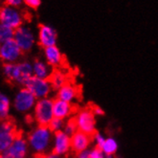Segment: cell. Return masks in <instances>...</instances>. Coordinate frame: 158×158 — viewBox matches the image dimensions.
<instances>
[{"mask_svg":"<svg viewBox=\"0 0 158 158\" xmlns=\"http://www.w3.org/2000/svg\"><path fill=\"white\" fill-rule=\"evenodd\" d=\"M54 133L48 126H36L27 136L30 151L35 155H45L52 148Z\"/></svg>","mask_w":158,"mask_h":158,"instance_id":"6da1fadb","label":"cell"},{"mask_svg":"<svg viewBox=\"0 0 158 158\" xmlns=\"http://www.w3.org/2000/svg\"><path fill=\"white\" fill-rule=\"evenodd\" d=\"M3 75L7 81L16 85H25V83L33 76V63L30 61H19L17 63H4Z\"/></svg>","mask_w":158,"mask_h":158,"instance_id":"7a4b0ae2","label":"cell"},{"mask_svg":"<svg viewBox=\"0 0 158 158\" xmlns=\"http://www.w3.org/2000/svg\"><path fill=\"white\" fill-rule=\"evenodd\" d=\"M54 100L44 98L38 100L33 110L34 121L39 126H48L54 118Z\"/></svg>","mask_w":158,"mask_h":158,"instance_id":"3957f363","label":"cell"},{"mask_svg":"<svg viewBox=\"0 0 158 158\" xmlns=\"http://www.w3.org/2000/svg\"><path fill=\"white\" fill-rule=\"evenodd\" d=\"M36 102L38 99L33 93L23 86L15 93L13 100V107L18 113L27 114L34 110Z\"/></svg>","mask_w":158,"mask_h":158,"instance_id":"277c9868","label":"cell"},{"mask_svg":"<svg viewBox=\"0 0 158 158\" xmlns=\"http://www.w3.org/2000/svg\"><path fill=\"white\" fill-rule=\"evenodd\" d=\"M19 134L15 123L10 119L2 120L0 123V154H4L11 147L16 136Z\"/></svg>","mask_w":158,"mask_h":158,"instance_id":"5b68a950","label":"cell"},{"mask_svg":"<svg viewBox=\"0 0 158 158\" xmlns=\"http://www.w3.org/2000/svg\"><path fill=\"white\" fill-rule=\"evenodd\" d=\"M78 127V131L89 135H94L96 131V116L90 107L79 110L74 117Z\"/></svg>","mask_w":158,"mask_h":158,"instance_id":"8992f818","label":"cell"},{"mask_svg":"<svg viewBox=\"0 0 158 158\" xmlns=\"http://www.w3.org/2000/svg\"><path fill=\"white\" fill-rule=\"evenodd\" d=\"M24 15L18 8L4 5L0 8V23L13 28L14 30L23 25Z\"/></svg>","mask_w":158,"mask_h":158,"instance_id":"52a82bcc","label":"cell"},{"mask_svg":"<svg viewBox=\"0 0 158 158\" xmlns=\"http://www.w3.org/2000/svg\"><path fill=\"white\" fill-rule=\"evenodd\" d=\"M14 40L17 43L23 53L30 52L35 44V35L29 26L22 25L15 30Z\"/></svg>","mask_w":158,"mask_h":158,"instance_id":"ba28073f","label":"cell"},{"mask_svg":"<svg viewBox=\"0 0 158 158\" xmlns=\"http://www.w3.org/2000/svg\"><path fill=\"white\" fill-rule=\"evenodd\" d=\"M23 52L14 40H7L0 46V60L4 63H17L20 61Z\"/></svg>","mask_w":158,"mask_h":158,"instance_id":"9c48e42d","label":"cell"},{"mask_svg":"<svg viewBox=\"0 0 158 158\" xmlns=\"http://www.w3.org/2000/svg\"><path fill=\"white\" fill-rule=\"evenodd\" d=\"M24 87L29 89L38 100L49 98L53 90V87L49 80L35 78L34 76L30 80H28V81L25 83Z\"/></svg>","mask_w":158,"mask_h":158,"instance_id":"30bf717a","label":"cell"},{"mask_svg":"<svg viewBox=\"0 0 158 158\" xmlns=\"http://www.w3.org/2000/svg\"><path fill=\"white\" fill-rule=\"evenodd\" d=\"M51 152L59 156L67 155L71 150V136L66 134L63 131L54 133Z\"/></svg>","mask_w":158,"mask_h":158,"instance_id":"8fae6325","label":"cell"},{"mask_svg":"<svg viewBox=\"0 0 158 158\" xmlns=\"http://www.w3.org/2000/svg\"><path fill=\"white\" fill-rule=\"evenodd\" d=\"M30 148L27 138H25L20 132L16 136L15 141L4 153L8 158H26L29 153Z\"/></svg>","mask_w":158,"mask_h":158,"instance_id":"7c38bea8","label":"cell"},{"mask_svg":"<svg viewBox=\"0 0 158 158\" xmlns=\"http://www.w3.org/2000/svg\"><path fill=\"white\" fill-rule=\"evenodd\" d=\"M38 41L43 49L57 45L58 33L52 26L47 24H41L39 27Z\"/></svg>","mask_w":158,"mask_h":158,"instance_id":"4fadbf2b","label":"cell"},{"mask_svg":"<svg viewBox=\"0 0 158 158\" xmlns=\"http://www.w3.org/2000/svg\"><path fill=\"white\" fill-rule=\"evenodd\" d=\"M93 143V136L81 131H77L71 136V150L77 154L81 152L89 150V147Z\"/></svg>","mask_w":158,"mask_h":158,"instance_id":"5bb4252c","label":"cell"},{"mask_svg":"<svg viewBox=\"0 0 158 158\" xmlns=\"http://www.w3.org/2000/svg\"><path fill=\"white\" fill-rule=\"evenodd\" d=\"M53 110L54 117L66 121L75 113V106L71 103H67V102L61 101L60 99H55Z\"/></svg>","mask_w":158,"mask_h":158,"instance_id":"9a60e30c","label":"cell"},{"mask_svg":"<svg viewBox=\"0 0 158 158\" xmlns=\"http://www.w3.org/2000/svg\"><path fill=\"white\" fill-rule=\"evenodd\" d=\"M43 51H44L45 61L47 62L52 68H59L63 64V61H64L63 55L57 45L45 48L43 49Z\"/></svg>","mask_w":158,"mask_h":158,"instance_id":"2e32d148","label":"cell"},{"mask_svg":"<svg viewBox=\"0 0 158 158\" xmlns=\"http://www.w3.org/2000/svg\"><path fill=\"white\" fill-rule=\"evenodd\" d=\"M80 96V89L73 82L68 81L65 85H63L57 91V99L67 102V103H73Z\"/></svg>","mask_w":158,"mask_h":158,"instance_id":"e0dca14e","label":"cell"},{"mask_svg":"<svg viewBox=\"0 0 158 158\" xmlns=\"http://www.w3.org/2000/svg\"><path fill=\"white\" fill-rule=\"evenodd\" d=\"M52 73H53L52 67L46 61H43L41 60H35L33 62L34 77L44 79V80H49Z\"/></svg>","mask_w":158,"mask_h":158,"instance_id":"ac0fdd59","label":"cell"},{"mask_svg":"<svg viewBox=\"0 0 158 158\" xmlns=\"http://www.w3.org/2000/svg\"><path fill=\"white\" fill-rule=\"evenodd\" d=\"M49 81L53 87V90L58 91L63 85H65L69 81L67 75L63 71L60 69H55L53 70L52 75L49 78Z\"/></svg>","mask_w":158,"mask_h":158,"instance_id":"d6986e66","label":"cell"},{"mask_svg":"<svg viewBox=\"0 0 158 158\" xmlns=\"http://www.w3.org/2000/svg\"><path fill=\"white\" fill-rule=\"evenodd\" d=\"M13 103L6 94L0 92V120L8 119Z\"/></svg>","mask_w":158,"mask_h":158,"instance_id":"ffe728a7","label":"cell"},{"mask_svg":"<svg viewBox=\"0 0 158 158\" xmlns=\"http://www.w3.org/2000/svg\"><path fill=\"white\" fill-rule=\"evenodd\" d=\"M118 142L113 137H107L106 138V141L102 147V151L105 152L106 155H114L118 151Z\"/></svg>","mask_w":158,"mask_h":158,"instance_id":"44dd1931","label":"cell"},{"mask_svg":"<svg viewBox=\"0 0 158 158\" xmlns=\"http://www.w3.org/2000/svg\"><path fill=\"white\" fill-rule=\"evenodd\" d=\"M15 30L5 24L0 23V41L4 42L10 40H14Z\"/></svg>","mask_w":158,"mask_h":158,"instance_id":"7402d4cb","label":"cell"},{"mask_svg":"<svg viewBox=\"0 0 158 158\" xmlns=\"http://www.w3.org/2000/svg\"><path fill=\"white\" fill-rule=\"evenodd\" d=\"M65 122L66 121L64 120H61V119H59V118H56L54 117L53 120L50 122V124L48 125V127L51 129V131L53 133H56V132H60V131H62L64 129V126H65Z\"/></svg>","mask_w":158,"mask_h":158,"instance_id":"603a6c76","label":"cell"},{"mask_svg":"<svg viewBox=\"0 0 158 158\" xmlns=\"http://www.w3.org/2000/svg\"><path fill=\"white\" fill-rule=\"evenodd\" d=\"M63 131L66 134H68L69 136H72L73 134H75L78 131V127H77L76 121L74 119V117H71L70 119L66 120Z\"/></svg>","mask_w":158,"mask_h":158,"instance_id":"cb8c5ba5","label":"cell"},{"mask_svg":"<svg viewBox=\"0 0 158 158\" xmlns=\"http://www.w3.org/2000/svg\"><path fill=\"white\" fill-rule=\"evenodd\" d=\"M105 141H106V137L102 133L96 132L94 135H93V143H95V147L101 148L102 147H103Z\"/></svg>","mask_w":158,"mask_h":158,"instance_id":"d4e9b609","label":"cell"},{"mask_svg":"<svg viewBox=\"0 0 158 158\" xmlns=\"http://www.w3.org/2000/svg\"><path fill=\"white\" fill-rule=\"evenodd\" d=\"M106 155L102 151V148L94 147L90 150V158H106Z\"/></svg>","mask_w":158,"mask_h":158,"instance_id":"484cf974","label":"cell"},{"mask_svg":"<svg viewBox=\"0 0 158 158\" xmlns=\"http://www.w3.org/2000/svg\"><path fill=\"white\" fill-rule=\"evenodd\" d=\"M24 4L29 8L38 9L41 5V0H24Z\"/></svg>","mask_w":158,"mask_h":158,"instance_id":"4316f807","label":"cell"},{"mask_svg":"<svg viewBox=\"0 0 158 158\" xmlns=\"http://www.w3.org/2000/svg\"><path fill=\"white\" fill-rule=\"evenodd\" d=\"M4 1L6 5L15 7V8H19L24 3V0H4Z\"/></svg>","mask_w":158,"mask_h":158,"instance_id":"83f0119b","label":"cell"},{"mask_svg":"<svg viewBox=\"0 0 158 158\" xmlns=\"http://www.w3.org/2000/svg\"><path fill=\"white\" fill-rule=\"evenodd\" d=\"M92 112L95 114V116H103L105 115V111L102 109L99 106H90Z\"/></svg>","mask_w":158,"mask_h":158,"instance_id":"f1b7e54d","label":"cell"},{"mask_svg":"<svg viewBox=\"0 0 158 158\" xmlns=\"http://www.w3.org/2000/svg\"><path fill=\"white\" fill-rule=\"evenodd\" d=\"M76 158H90V150H86L77 153Z\"/></svg>","mask_w":158,"mask_h":158,"instance_id":"f546056e","label":"cell"},{"mask_svg":"<svg viewBox=\"0 0 158 158\" xmlns=\"http://www.w3.org/2000/svg\"><path fill=\"white\" fill-rule=\"evenodd\" d=\"M42 158H60V156L57 155V154H55L54 152H48L47 154H45V155H42Z\"/></svg>","mask_w":158,"mask_h":158,"instance_id":"4dcf8cb0","label":"cell"},{"mask_svg":"<svg viewBox=\"0 0 158 158\" xmlns=\"http://www.w3.org/2000/svg\"><path fill=\"white\" fill-rule=\"evenodd\" d=\"M0 158H8L5 154H0Z\"/></svg>","mask_w":158,"mask_h":158,"instance_id":"1f68e13d","label":"cell"},{"mask_svg":"<svg viewBox=\"0 0 158 158\" xmlns=\"http://www.w3.org/2000/svg\"><path fill=\"white\" fill-rule=\"evenodd\" d=\"M106 158H113V155H106Z\"/></svg>","mask_w":158,"mask_h":158,"instance_id":"d6a6232c","label":"cell"},{"mask_svg":"<svg viewBox=\"0 0 158 158\" xmlns=\"http://www.w3.org/2000/svg\"><path fill=\"white\" fill-rule=\"evenodd\" d=\"M35 158H42V155H35Z\"/></svg>","mask_w":158,"mask_h":158,"instance_id":"836d02e7","label":"cell"},{"mask_svg":"<svg viewBox=\"0 0 158 158\" xmlns=\"http://www.w3.org/2000/svg\"><path fill=\"white\" fill-rule=\"evenodd\" d=\"M1 43H2V42H1V41H0V46H1Z\"/></svg>","mask_w":158,"mask_h":158,"instance_id":"e575fe53","label":"cell"},{"mask_svg":"<svg viewBox=\"0 0 158 158\" xmlns=\"http://www.w3.org/2000/svg\"><path fill=\"white\" fill-rule=\"evenodd\" d=\"M64 158H67V157H64Z\"/></svg>","mask_w":158,"mask_h":158,"instance_id":"d590c367","label":"cell"}]
</instances>
